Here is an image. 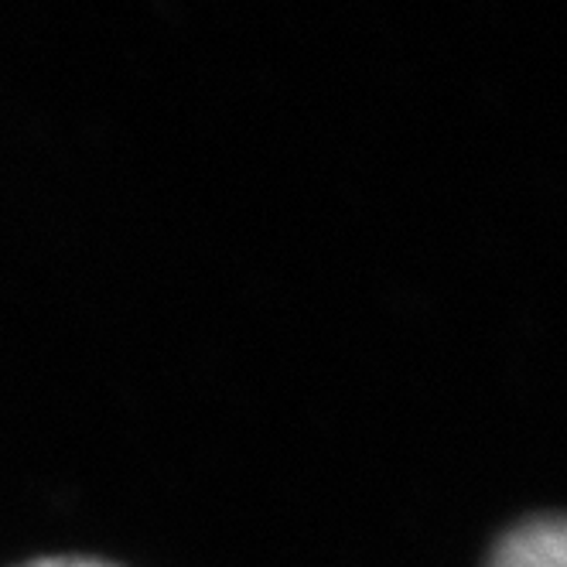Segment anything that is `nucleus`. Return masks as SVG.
<instances>
[{
    "label": "nucleus",
    "instance_id": "f257e3e1",
    "mask_svg": "<svg viewBox=\"0 0 567 567\" xmlns=\"http://www.w3.org/2000/svg\"><path fill=\"white\" fill-rule=\"evenodd\" d=\"M489 567H567V519L523 523L496 547Z\"/></svg>",
    "mask_w": 567,
    "mask_h": 567
},
{
    "label": "nucleus",
    "instance_id": "f03ea898",
    "mask_svg": "<svg viewBox=\"0 0 567 567\" xmlns=\"http://www.w3.org/2000/svg\"><path fill=\"white\" fill-rule=\"evenodd\" d=\"M21 567H113V564H103L93 557H42V560H28Z\"/></svg>",
    "mask_w": 567,
    "mask_h": 567
}]
</instances>
